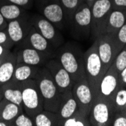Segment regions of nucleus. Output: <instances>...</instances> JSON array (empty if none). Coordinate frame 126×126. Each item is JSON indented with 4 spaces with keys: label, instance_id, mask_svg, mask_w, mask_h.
Wrapping results in <instances>:
<instances>
[{
    "label": "nucleus",
    "instance_id": "1",
    "mask_svg": "<svg viewBox=\"0 0 126 126\" xmlns=\"http://www.w3.org/2000/svg\"><path fill=\"white\" fill-rule=\"evenodd\" d=\"M54 58L70 74L74 82L85 76L84 52L76 45L70 43L62 45L56 51Z\"/></svg>",
    "mask_w": 126,
    "mask_h": 126
},
{
    "label": "nucleus",
    "instance_id": "2",
    "mask_svg": "<svg viewBox=\"0 0 126 126\" xmlns=\"http://www.w3.org/2000/svg\"><path fill=\"white\" fill-rule=\"evenodd\" d=\"M36 81L43 100L44 110L57 112L60 107L62 94L45 66H41L33 79Z\"/></svg>",
    "mask_w": 126,
    "mask_h": 126
},
{
    "label": "nucleus",
    "instance_id": "3",
    "mask_svg": "<svg viewBox=\"0 0 126 126\" xmlns=\"http://www.w3.org/2000/svg\"><path fill=\"white\" fill-rule=\"evenodd\" d=\"M84 58L85 77L91 90L92 91L94 100L98 95L100 80L105 73L98 55L96 39H94V42L91 45V46L85 52H84Z\"/></svg>",
    "mask_w": 126,
    "mask_h": 126
},
{
    "label": "nucleus",
    "instance_id": "4",
    "mask_svg": "<svg viewBox=\"0 0 126 126\" xmlns=\"http://www.w3.org/2000/svg\"><path fill=\"white\" fill-rule=\"evenodd\" d=\"M22 107L31 118L44 110L42 97L33 79L22 82Z\"/></svg>",
    "mask_w": 126,
    "mask_h": 126
},
{
    "label": "nucleus",
    "instance_id": "5",
    "mask_svg": "<svg viewBox=\"0 0 126 126\" xmlns=\"http://www.w3.org/2000/svg\"><path fill=\"white\" fill-rule=\"evenodd\" d=\"M39 13L60 30L68 27L65 11L60 0H34Z\"/></svg>",
    "mask_w": 126,
    "mask_h": 126
},
{
    "label": "nucleus",
    "instance_id": "6",
    "mask_svg": "<svg viewBox=\"0 0 126 126\" xmlns=\"http://www.w3.org/2000/svg\"><path fill=\"white\" fill-rule=\"evenodd\" d=\"M116 110L112 101L97 97L89 112V121L93 126H111Z\"/></svg>",
    "mask_w": 126,
    "mask_h": 126
},
{
    "label": "nucleus",
    "instance_id": "7",
    "mask_svg": "<svg viewBox=\"0 0 126 126\" xmlns=\"http://www.w3.org/2000/svg\"><path fill=\"white\" fill-rule=\"evenodd\" d=\"M70 26L72 35L76 39H86L91 35V11L85 2L76 10Z\"/></svg>",
    "mask_w": 126,
    "mask_h": 126
},
{
    "label": "nucleus",
    "instance_id": "8",
    "mask_svg": "<svg viewBox=\"0 0 126 126\" xmlns=\"http://www.w3.org/2000/svg\"><path fill=\"white\" fill-rule=\"evenodd\" d=\"M112 8L111 0H96L91 7V36L94 39L104 34L106 24Z\"/></svg>",
    "mask_w": 126,
    "mask_h": 126
},
{
    "label": "nucleus",
    "instance_id": "9",
    "mask_svg": "<svg viewBox=\"0 0 126 126\" xmlns=\"http://www.w3.org/2000/svg\"><path fill=\"white\" fill-rule=\"evenodd\" d=\"M29 20L32 26L35 27L54 48L58 49L63 44L64 39L60 30L42 15L40 14H34L30 15Z\"/></svg>",
    "mask_w": 126,
    "mask_h": 126
},
{
    "label": "nucleus",
    "instance_id": "10",
    "mask_svg": "<svg viewBox=\"0 0 126 126\" xmlns=\"http://www.w3.org/2000/svg\"><path fill=\"white\" fill-rule=\"evenodd\" d=\"M44 66L48 69L61 94L72 90L75 82L74 80L70 74L65 70L61 63L55 58L50 59Z\"/></svg>",
    "mask_w": 126,
    "mask_h": 126
},
{
    "label": "nucleus",
    "instance_id": "11",
    "mask_svg": "<svg viewBox=\"0 0 126 126\" xmlns=\"http://www.w3.org/2000/svg\"><path fill=\"white\" fill-rule=\"evenodd\" d=\"M115 36L109 33L102 34L95 39L97 40V48L101 61L104 73L113 63L116 56L115 46Z\"/></svg>",
    "mask_w": 126,
    "mask_h": 126
},
{
    "label": "nucleus",
    "instance_id": "12",
    "mask_svg": "<svg viewBox=\"0 0 126 126\" xmlns=\"http://www.w3.org/2000/svg\"><path fill=\"white\" fill-rule=\"evenodd\" d=\"M72 91L78 103L79 110L89 116L94 102V97L85 76L74 82Z\"/></svg>",
    "mask_w": 126,
    "mask_h": 126
},
{
    "label": "nucleus",
    "instance_id": "13",
    "mask_svg": "<svg viewBox=\"0 0 126 126\" xmlns=\"http://www.w3.org/2000/svg\"><path fill=\"white\" fill-rule=\"evenodd\" d=\"M17 48H31L48 54L53 58H54L57 51L52 45L33 27L30 29L27 36L17 44Z\"/></svg>",
    "mask_w": 126,
    "mask_h": 126
},
{
    "label": "nucleus",
    "instance_id": "14",
    "mask_svg": "<svg viewBox=\"0 0 126 126\" xmlns=\"http://www.w3.org/2000/svg\"><path fill=\"white\" fill-rule=\"evenodd\" d=\"M119 87V73L114 65L112 64L100 80L97 97H99L112 102Z\"/></svg>",
    "mask_w": 126,
    "mask_h": 126
},
{
    "label": "nucleus",
    "instance_id": "15",
    "mask_svg": "<svg viewBox=\"0 0 126 126\" xmlns=\"http://www.w3.org/2000/svg\"><path fill=\"white\" fill-rule=\"evenodd\" d=\"M29 17L30 15L8 21L6 30L15 45L24 39L32 28V26L30 24Z\"/></svg>",
    "mask_w": 126,
    "mask_h": 126
},
{
    "label": "nucleus",
    "instance_id": "16",
    "mask_svg": "<svg viewBox=\"0 0 126 126\" xmlns=\"http://www.w3.org/2000/svg\"><path fill=\"white\" fill-rule=\"evenodd\" d=\"M17 63H24L29 65L44 66L53 57L31 48H19L16 53Z\"/></svg>",
    "mask_w": 126,
    "mask_h": 126
},
{
    "label": "nucleus",
    "instance_id": "17",
    "mask_svg": "<svg viewBox=\"0 0 126 126\" xmlns=\"http://www.w3.org/2000/svg\"><path fill=\"white\" fill-rule=\"evenodd\" d=\"M61 94L62 97L61 105L57 112V114L60 119L59 126L63 120L73 116L79 110L78 103L73 94L72 90L67 91Z\"/></svg>",
    "mask_w": 126,
    "mask_h": 126
},
{
    "label": "nucleus",
    "instance_id": "18",
    "mask_svg": "<svg viewBox=\"0 0 126 126\" xmlns=\"http://www.w3.org/2000/svg\"><path fill=\"white\" fill-rule=\"evenodd\" d=\"M126 21V9L112 8L105 27L104 33H109L116 36L119 30Z\"/></svg>",
    "mask_w": 126,
    "mask_h": 126
},
{
    "label": "nucleus",
    "instance_id": "19",
    "mask_svg": "<svg viewBox=\"0 0 126 126\" xmlns=\"http://www.w3.org/2000/svg\"><path fill=\"white\" fill-rule=\"evenodd\" d=\"M3 98L22 107V82H9L0 86Z\"/></svg>",
    "mask_w": 126,
    "mask_h": 126
},
{
    "label": "nucleus",
    "instance_id": "20",
    "mask_svg": "<svg viewBox=\"0 0 126 126\" xmlns=\"http://www.w3.org/2000/svg\"><path fill=\"white\" fill-rule=\"evenodd\" d=\"M24 110L20 105L16 104L5 98H2L0 102V120L8 122L10 126H12L15 119Z\"/></svg>",
    "mask_w": 126,
    "mask_h": 126
},
{
    "label": "nucleus",
    "instance_id": "21",
    "mask_svg": "<svg viewBox=\"0 0 126 126\" xmlns=\"http://www.w3.org/2000/svg\"><path fill=\"white\" fill-rule=\"evenodd\" d=\"M40 67L24 63H17L12 79L11 80L15 82H24L28 79H34Z\"/></svg>",
    "mask_w": 126,
    "mask_h": 126
},
{
    "label": "nucleus",
    "instance_id": "22",
    "mask_svg": "<svg viewBox=\"0 0 126 126\" xmlns=\"http://www.w3.org/2000/svg\"><path fill=\"white\" fill-rule=\"evenodd\" d=\"M17 63L15 53L11 51L0 65V86L9 82L12 79L15 68Z\"/></svg>",
    "mask_w": 126,
    "mask_h": 126
},
{
    "label": "nucleus",
    "instance_id": "23",
    "mask_svg": "<svg viewBox=\"0 0 126 126\" xmlns=\"http://www.w3.org/2000/svg\"><path fill=\"white\" fill-rule=\"evenodd\" d=\"M0 13L8 21L29 15L27 10L11 3L8 0H0Z\"/></svg>",
    "mask_w": 126,
    "mask_h": 126
},
{
    "label": "nucleus",
    "instance_id": "24",
    "mask_svg": "<svg viewBox=\"0 0 126 126\" xmlns=\"http://www.w3.org/2000/svg\"><path fill=\"white\" fill-rule=\"evenodd\" d=\"M34 126H59L60 119L57 112L43 110L32 118Z\"/></svg>",
    "mask_w": 126,
    "mask_h": 126
},
{
    "label": "nucleus",
    "instance_id": "25",
    "mask_svg": "<svg viewBox=\"0 0 126 126\" xmlns=\"http://www.w3.org/2000/svg\"><path fill=\"white\" fill-rule=\"evenodd\" d=\"M88 116L80 112L79 110L73 116L63 120L60 126H90Z\"/></svg>",
    "mask_w": 126,
    "mask_h": 126
},
{
    "label": "nucleus",
    "instance_id": "26",
    "mask_svg": "<svg viewBox=\"0 0 126 126\" xmlns=\"http://www.w3.org/2000/svg\"><path fill=\"white\" fill-rule=\"evenodd\" d=\"M60 2L65 11L68 26H70L74 12L80 5L85 2V0H60Z\"/></svg>",
    "mask_w": 126,
    "mask_h": 126
},
{
    "label": "nucleus",
    "instance_id": "27",
    "mask_svg": "<svg viewBox=\"0 0 126 126\" xmlns=\"http://www.w3.org/2000/svg\"><path fill=\"white\" fill-rule=\"evenodd\" d=\"M116 112L124 111L126 104V88L119 87L112 100Z\"/></svg>",
    "mask_w": 126,
    "mask_h": 126
},
{
    "label": "nucleus",
    "instance_id": "28",
    "mask_svg": "<svg viewBox=\"0 0 126 126\" xmlns=\"http://www.w3.org/2000/svg\"><path fill=\"white\" fill-rule=\"evenodd\" d=\"M114 39H115L116 53L117 55V54L126 45V21L116 34Z\"/></svg>",
    "mask_w": 126,
    "mask_h": 126
},
{
    "label": "nucleus",
    "instance_id": "29",
    "mask_svg": "<svg viewBox=\"0 0 126 126\" xmlns=\"http://www.w3.org/2000/svg\"><path fill=\"white\" fill-rule=\"evenodd\" d=\"M112 64L115 66L118 73H120L123 69L126 67V45L117 54Z\"/></svg>",
    "mask_w": 126,
    "mask_h": 126
},
{
    "label": "nucleus",
    "instance_id": "30",
    "mask_svg": "<svg viewBox=\"0 0 126 126\" xmlns=\"http://www.w3.org/2000/svg\"><path fill=\"white\" fill-rule=\"evenodd\" d=\"M12 126H34L32 118L23 111L12 122Z\"/></svg>",
    "mask_w": 126,
    "mask_h": 126
},
{
    "label": "nucleus",
    "instance_id": "31",
    "mask_svg": "<svg viewBox=\"0 0 126 126\" xmlns=\"http://www.w3.org/2000/svg\"><path fill=\"white\" fill-rule=\"evenodd\" d=\"M0 45L9 50H11L15 46V44L11 40L6 29L0 30Z\"/></svg>",
    "mask_w": 126,
    "mask_h": 126
},
{
    "label": "nucleus",
    "instance_id": "32",
    "mask_svg": "<svg viewBox=\"0 0 126 126\" xmlns=\"http://www.w3.org/2000/svg\"><path fill=\"white\" fill-rule=\"evenodd\" d=\"M111 126H126V114L123 112H116Z\"/></svg>",
    "mask_w": 126,
    "mask_h": 126
},
{
    "label": "nucleus",
    "instance_id": "33",
    "mask_svg": "<svg viewBox=\"0 0 126 126\" xmlns=\"http://www.w3.org/2000/svg\"><path fill=\"white\" fill-rule=\"evenodd\" d=\"M13 3L25 10H30L34 5V0H8Z\"/></svg>",
    "mask_w": 126,
    "mask_h": 126
},
{
    "label": "nucleus",
    "instance_id": "34",
    "mask_svg": "<svg viewBox=\"0 0 126 126\" xmlns=\"http://www.w3.org/2000/svg\"><path fill=\"white\" fill-rule=\"evenodd\" d=\"M119 87L126 88V67L124 68L120 73H119Z\"/></svg>",
    "mask_w": 126,
    "mask_h": 126
},
{
    "label": "nucleus",
    "instance_id": "35",
    "mask_svg": "<svg viewBox=\"0 0 126 126\" xmlns=\"http://www.w3.org/2000/svg\"><path fill=\"white\" fill-rule=\"evenodd\" d=\"M111 1L112 8L126 9V0H111Z\"/></svg>",
    "mask_w": 126,
    "mask_h": 126
},
{
    "label": "nucleus",
    "instance_id": "36",
    "mask_svg": "<svg viewBox=\"0 0 126 126\" xmlns=\"http://www.w3.org/2000/svg\"><path fill=\"white\" fill-rule=\"evenodd\" d=\"M8 24V20L0 13V30H5Z\"/></svg>",
    "mask_w": 126,
    "mask_h": 126
},
{
    "label": "nucleus",
    "instance_id": "37",
    "mask_svg": "<svg viewBox=\"0 0 126 126\" xmlns=\"http://www.w3.org/2000/svg\"><path fill=\"white\" fill-rule=\"evenodd\" d=\"M11 51L9 50V49H7L5 48V47L2 46V45H0V57H3V56H5L7 55L9 52H11Z\"/></svg>",
    "mask_w": 126,
    "mask_h": 126
},
{
    "label": "nucleus",
    "instance_id": "38",
    "mask_svg": "<svg viewBox=\"0 0 126 126\" xmlns=\"http://www.w3.org/2000/svg\"><path fill=\"white\" fill-rule=\"evenodd\" d=\"M96 1V0H85V2L91 8V6H92V5L94 4V2Z\"/></svg>",
    "mask_w": 126,
    "mask_h": 126
},
{
    "label": "nucleus",
    "instance_id": "39",
    "mask_svg": "<svg viewBox=\"0 0 126 126\" xmlns=\"http://www.w3.org/2000/svg\"><path fill=\"white\" fill-rule=\"evenodd\" d=\"M0 126H10V125L8 122L2 121V120H0Z\"/></svg>",
    "mask_w": 126,
    "mask_h": 126
},
{
    "label": "nucleus",
    "instance_id": "40",
    "mask_svg": "<svg viewBox=\"0 0 126 126\" xmlns=\"http://www.w3.org/2000/svg\"><path fill=\"white\" fill-rule=\"evenodd\" d=\"M10 53V52H9ZM8 55V54H7ZM7 55H5V56H3V57H0V65H1L2 63V62L4 61V60L5 59V58H6V56Z\"/></svg>",
    "mask_w": 126,
    "mask_h": 126
},
{
    "label": "nucleus",
    "instance_id": "41",
    "mask_svg": "<svg viewBox=\"0 0 126 126\" xmlns=\"http://www.w3.org/2000/svg\"><path fill=\"white\" fill-rule=\"evenodd\" d=\"M2 98H3V94H2V90H1V88H0V102L2 101Z\"/></svg>",
    "mask_w": 126,
    "mask_h": 126
},
{
    "label": "nucleus",
    "instance_id": "42",
    "mask_svg": "<svg viewBox=\"0 0 126 126\" xmlns=\"http://www.w3.org/2000/svg\"><path fill=\"white\" fill-rule=\"evenodd\" d=\"M125 114H126V104H125V110H124V111H123Z\"/></svg>",
    "mask_w": 126,
    "mask_h": 126
}]
</instances>
